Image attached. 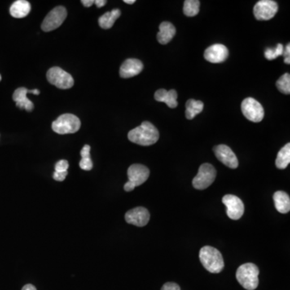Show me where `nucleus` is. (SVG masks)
<instances>
[{"label":"nucleus","instance_id":"11","mask_svg":"<svg viewBox=\"0 0 290 290\" xmlns=\"http://www.w3.org/2000/svg\"><path fill=\"white\" fill-rule=\"evenodd\" d=\"M222 203L226 207V215L233 220H238L244 213V206L241 199L232 195L226 194L222 198Z\"/></svg>","mask_w":290,"mask_h":290},{"label":"nucleus","instance_id":"9","mask_svg":"<svg viewBox=\"0 0 290 290\" xmlns=\"http://www.w3.org/2000/svg\"><path fill=\"white\" fill-rule=\"evenodd\" d=\"M242 113L250 121L259 123L265 116V111L259 102L252 98H247L241 103Z\"/></svg>","mask_w":290,"mask_h":290},{"label":"nucleus","instance_id":"2","mask_svg":"<svg viewBox=\"0 0 290 290\" xmlns=\"http://www.w3.org/2000/svg\"><path fill=\"white\" fill-rule=\"evenodd\" d=\"M199 259L203 267L212 273H219L224 268L222 254L211 246H205L199 252Z\"/></svg>","mask_w":290,"mask_h":290},{"label":"nucleus","instance_id":"12","mask_svg":"<svg viewBox=\"0 0 290 290\" xmlns=\"http://www.w3.org/2000/svg\"><path fill=\"white\" fill-rule=\"evenodd\" d=\"M214 151L218 160L230 169H236L239 166V161L235 154L228 146L225 145H218L214 148Z\"/></svg>","mask_w":290,"mask_h":290},{"label":"nucleus","instance_id":"13","mask_svg":"<svg viewBox=\"0 0 290 290\" xmlns=\"http://www.w3.org/2000/svg\"><path fill=\"white\" fill-rule=\"evenodd\" d=\"M150 219V214L145 207H136L130 210L125 215V220L129 224H133L137 226H145L148 223Z\"/></svg>","mask_w":290,"mask_h":290},{"label":"nucleus","instance_id":"5","mask_svg":"<svg viewBox=\"0 0 290 290\" xmlns=\"http://www.w3.org/2000/svg\"><path fill=\"white\" fill-rule=\"evenodd\" d=\"M150 171L143 164H134L128 168V181L124 185L127 192L133 191L135 188L145 183L149 177Z\"/></svg>","mask_w":290,"mask_h":290},{"label":"nucleus","instance_id":"8","mask_svg":"<svg viewBox=\"0 0 290 290\" xmlns=\"http://www.w3.org/2000/svg\"><path fill=\"white\" fill-rule=\"evenodd\" d=\"M67 11L64 6H57L46 15L41 28L44 32H51L59 28L67 19Z\"/></svg>","mask_w":290,"mask_h":290},{"label":"nucleus","instance_id":"20","mask_svg":"<svg viewBox=\"0 0 290 290\" xmlns=\"http://www.w3.org/2000/svg\"><path fill=\"white\" fill-rule=\"evenodd\" d=\"M31 11V5L29 2L25 0H17L13 2L10 7V14L14 18H24L29 14Z\"/></svg>","mask_w":290,"mask_h":290},{"label":"nucleus","instance_id":"3","mask_svg":"<svg viewBox=\"0 0 290 290\" xmlns=\"http://www.w3.org/2000/svg\"><path fill=\"white\" fill-rule=\"evenodd\" d=\"M259 273L258 267L252 263H247L237 269L236 279L245 290H256L259 285Z\"/></svg>","mask_w":290,"mask_h":290},{"label":"nucleus","instance_id":"21","mask_svg":"<svg viewBox=\"0 0 290 290\" xmlns=\"http://www.w3.org/2000/svg\"><path fill=\"white\" fill-rule=\"evenodd\" d=\"M121 11L119 9H114L111 11L105 13L98 19V24L103 29H109L112 28L115 24V20L120 18Z\"/></svg>","mask_w":290,"mask_h":290},{"label":"nucleus","instance_id":"28","mask_svg":"<svg viewBox=\"0 0 290 290\" xmlns=\"http://www.w3.org/2000/svg\"><path fill=\"white\" fill-rule=\"evenodd\" d=\"M69 162L66 160H61L55 164V172L62 173V172H67L68 170Z\"/></svg>","mask_w":290,"mask_h":290},{"label":"nucleus","instance_id":"31","mask_svg":"<svg viewBox=\"0 0 290 290\" xmlns=\"http://www.w3.org/2000/svg\"><path fill=\"white\" fill-rule=\"evenodd\" d=\"M283 56L285 57V63L287 65L290 64V44L289 43L286 46V50L283 52Z\"/></svg>","mask_w":290,"mask_h":290},{"label":"nucleus","instance_id":"22","mask_svg":"<svg viewBox=\"0 0 290 290\" xmlns=\"http://www.w3.org/2000/svg\"><path fill=\"white\" fill-rule=\"evenodd\" d=\"M186 116L188 120H193L197 115L200 114L203 111V104L202 101L189 99L186 104Z\"/></svg>","mask_w":290,"mask_h":290},{"label":"nucleus","instance_id":"6","mask_svg":"<svg viewBox=\"0 0 290 290\" xmlns=\"http://www.w3.org/2000/svg\"><path fill=\"white\" fill-rule=\"evenodd\" d=\"M216 175L217 173L212 164H203L199 168V173L193 180V186L196 190H205L213 183Z\"/></svg>","mask_w":290,"mask_h":290},{"label":"nucleus","instance_id":"18","mask_svg":"<svg viewBox=\"0 0 290 290\" xmlns=\"http://www.w3.org/2000/svg\"><path fill=\"white\" fill-rule=\"evenodd\" d=\"M160 32L157 33L158 42L161 45H166L173 38V36L176 34V28L173 24L169 22H162L160 24Z\"/></svg>","mask_w":290,"mask_h":290},{"label":"nucleus","instance_id":"15","mask_svg":"<svg viewBox=\"0 0 290 290\" xmlns=\"http://www.w3.org/2000/svg\"><path fill=\"white\" fill-rule=\"evenodd\" d=\"M227 48L222 44H216L206 49L204 58L212 63H222L228 58Z\"/></svg>","mask_w":290,"mask_h":290},{"label":"nucleus","instance_id":"23","mask_svg":"<svg viewBox=\"0 0 290 290\" xmlns=\"http://www.w3.org/2000/svg\"><path fill=\"white\" fill-rule=\"evenodd\" d=\"M290 163V144L288 143L280 150L276 160V166L279 169H285Z\"/></svg>","mask_w":290,"mask_h":290},{"label":"nucleus","instance_id":"29","mask_svg":"<svg viewBox=\"0 0 290 290\" xmlns=\"http://www.w3.org/2000/svg\"><path fill=\"white\" fill-rule=\"evenodd\" d=\"M161 290H181L180 286L173 282H167L162 286Z\"/></svg>","mask_w":290,"mask_h":290},{"label":"nucleus","instance_id":"4","mask_svg":"<svg viewBox=\"0 0 290 290\" xmlns=\"http://www.w3.org/2000/svg\"><path fill=\"white\" fill-rule=\"evenodd\" d=\"M81 128V121L76 115L64 114L57 119L52 124V129L58 134H72L77 133Z\"/></svg>","mask_w":290,"mask_h":290},{"label":"nucleus","instance_id":"32","mask_svg":"<svg viewBox=\"0 0 290 290\" xmlns=\"http://www.w3.org/2000/svg\"><path fill=\"white\" fill-rule=\"evenodd\" d=\"M81 2L86 7H90L94 3V0H81Z\"/></svg>","mask_w":290,"mask_h":290},{"label":"nucleus","instance_id":"7","mask_svg":"<svg viewBox=\"0 0 290 290\" xmlns=\"http://www.w3.org/2000/svg\"><path fill=\"white\" fill-rule=\"evenodd\" d=\"M46 77L49 83L62 90L70 89L74 85V80L72 76L69 72L63 71L60 67H53L49 69Z\"/></svg>","mask_w":290,"mask_h":290},{"label":"nucleus","instance_id":"16","mask_svg":"<svg viewBox=\"0 0 290 290\" xmlns=\"http://www.w3.org/2000/svg\"><path fill=\"white\" fill-rule=\"evenodd\" d=\"M144 65L138 59L131 58L123 63L120 70V77L123 78H130L139 74L143 71Z\"/></svg>","mask_w":290,"mask_h":290},{"label":"nucleus","instance_id":"30","mask_svg":"<svg viewBox=\"0 0 290 290\" xmlns=\"http://www.w3.org/2000/svg\"><path fill=\"white\" fill-rule=\"evenodd\" d=\"M67 174H68V171H67V172H62V173L54 172V179L55 180V181H63L66 179Z\"/></svg>","mask_w":290,"mask_h":290},{"label":"nucleus","instance_id":"27","mask_svg":"<svg viewBox=\"0 0 290 290\" xmlns=\"http://www.w3.org/2000/svg\"><path fill=\"white\" fill-rule=\"evenodd\" d=\"M284 48L282 44H278L275 49H267L265 50V56L266 59L269 61H273L280 56L283 55Z\"/></svg>","mask_w":290,"mask_h":290},{"label":"nucleus","instance_id":"26","mask_svg":"<svg viewBox=\"0 0 290 290\" xmlns=\"http://www.w3.org/2000/svg\"><path fill=\"white\" fill-rule=\"evenodd\" d=\"M277 87L280 92L285 94H290V73H285L277 81Z\"/></svg>","mask_w":290,"mask_h":290},{"label":"nucleus","instance_id":"19","mask_svg":"<svg viewBox=\"0 0 290 290\" xmlns=\"http://www.w3.org/2000/svg\"><path fill=\"white\" fill-rule=\"evenodd\" d=\"M276 209L282 214H287L290 211V198L284 191H277L273 195Z\"/></svg>","mask_w":290,"mask_h":290},{"label":"nucleus","instance_id":"36","mask_svg":"<svg viewBox=\"0 0 290 290\" xmlns=\"http://www.w3.org/2000/svg\"><path fill=\"white\" fill-rule=\"evenodd\" d=\"M1 80H2V76L0 75V81H1Z\"/></svg>","mask_w":290,"mask_h":290},{"label":"nucleus","instance_id":"34","mask_svg":"<svg viewBox=\"0 0 290 290\" xmlns=\"http://www.w3.org/2000/svg\"><path fill=\"white\" fill-rule=\"evenodd\" d=\"M22 290H36V287L34 286H32L31 284L26 285L23 287Z\"/></svg>","mask_w":290,"mask_h":290},{"label":"nucleus","instance_id":"33","mask_svg":"<svg viewBox=\"0 0 290 290\" xmlns=\"http://www.w3.org/2000/svg\"><path fill=\"white\" fill-rule=\"evenodd\" d=\"M107 3V1H105V0H96V1H94V4L96 5L97 7L98 8H100V7H103V6H105Z\"/></svg>","mask_w":290,"mask_h":290},{"label":"nucleus","instance_id":"10","mask_svg":"<svg viewBox=\"0 0 290 290\" xmlns=\"http://www.w3.org/2000/svg\"><path fill=\"white\" fill-rule=\"evenodd\" d=\"M278 4L273 0H260L254 6L253 13L258 20H269L275 16Z\"/></svg>","mask_w":290,"mask_h":290},{"label":"nucleus","instance_id":"17","mask_svg":"<svg viewBox=\"0 0 290 290\" xmlns=\"http://www.w3.org/2000/svg\"><path fill=\"white\" fill-rule=\"evenodd\" d=\"M155 99L157 102L166 103L170 108H175L177 107V93L175 90H168L164 89L156 90L155 93Z\"/></svg>","mask_w":290,"mask_h":290},{"label":"nucleus","instance_id":"14","mask_svg":"<svg viewBox=\"0 0 290 290\" xmlns=\"http://www.w3.org/2000/svg\"><path fill=\"white\" fill-rule=\"evenodd\" d=\"M28 93L34 94L36 95L40 94V91L36 89L29 90L25 87H19L14 92L13 100L15 101V103H16V107H19L21 110H25L28 112H31L34 109V104L32 103V101L29 100L27 98Z\"/></svg>","mask_w":290,"mask_h":290},{"label":"nucleus","instance_id":"35","mask_svg":"<svg viewBox=\"0 0 290 290\" xmlns=\"http://www.w3.org/2000/svg\"><path fill=\"white\" fill-rule=\"evenodd\" d=\"M124 2L128 3V4H133L136 2V1L135 0H124Z\"/></svg>","mask_w":290,"mask_h":290},{"label":"nucleus","instance_id":"25","mask_svg":"<svg viewBox=\"0 0 290 290\" xmlns=\"http://www.w3.org/2000/svg\"><path fill=\"white\" fill-rule=\"evenodd\" d=\"M199 7H200V1L199 0H186L184 2V14L189 17L195 16L199 14Z\"/></svg>","mask_w":290,"mask_h":290},{"label":"nucleus","instance_id":"1","mask_svg":"<svg viewBox=\"0 0 290 290\" xmlns=\"http://www.w3.org/2000/svg\"><path fill=\"white\" fill-rule=\"evenodd\" d=\"M128 140L141 146H150L157 142L160 134L157 128L150 122L145 121L141 126L131 130L128 135Z\"/></svg>","mask_w":290,"mask_h":290},{"label":"nucleus","instance_id":"24","mask_svg":"<svg viewBox=\"0 0 290 290\" xmlns=\"http://www.w3.org/2000/svg\"><path fill=\"white\" fill-rule=\"evenodd\" d=\"M81 160L79 163V166L81 169L85 171L91 170L93 168V162L90 158V146L85 145L81 150Z\"/></svg>","mask_w":290,"mask_h":290}]
</instances>
